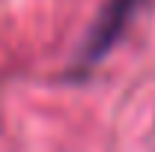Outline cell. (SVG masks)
Here are the masks:
<instances>
[{
	"mask_svg": "<svg viewBox=\"0 0 155 152\" xmlns=\"http://www.w3.org/2000/svg\"><path fill=\"white\" fill-rule=\"evenodd\" d=\"M143 0H104V6L98 9L96 21L90 24L84 45L78 48L75 69H90L110 51L116 39L122 36V30L128 27V21L134 18V12L140 9Z\"/></svg>",
	"mask_w": 155,
	"mask_h": 152,
	"instance_id": "cell-1",
	"label": "cell"
}]
</instances>
